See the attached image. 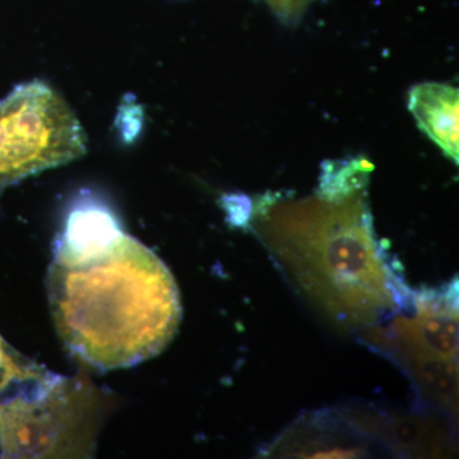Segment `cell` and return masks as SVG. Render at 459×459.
I'll return each mask as SVG.
<instances>
[{"label": "cell", "mask_w": 459, "mask_h": 459, "mask_svg": "<svg viewBox=\"0 0 459 459\" xmlns=\"http://www.w3.org/2000/svg\"><path fill=\"white\" fill-rule=\"evenodd\" d=\"M47 287L57 334L98 370L155 358L179 328L180 295L171 272L124 232L89 256L54 255Z\"/></svg>", "instance_id": "obj_1"}, {"label": "cell", "mask_w": 459, "mask_h": 459, "mask_svg": "<svg viewBox=\"0 0 459 459\" xmlns=\"http://www.w3.org/2000/svg\"><path fill=\"white\" fill-rule=\"evenodd\" d=\"M263 243L325 316L368 327L401 305L402 286L386 267L364 193L343 199H277L255 208Z\"/></svg>", "instance_id": "obj_2"}, {"label": "cell", "mask_w": 459, "mask_h": 459, "mask_svg": "<svg viewBox=\"0 0 459 459\" xmlns=\"http://www.w3.org/2000/svg\"><path fill=\"white\" fill-rule=\"evenodd\" d=\"M86 134L65 99L42 81L0 101V193L12 184L86 153Z\"/></svg>", "instance_id": "obj_3"}, {"label": "cell", "mask_w": 459, "mask_h": 459, "mask_svg": "<svg viewBox=\"0 0 459 459\" xmlns=\"http://www.w3.org/2000/svg\"><path fill=\"white\" fill-rule=\"evenodd\" d=\"M409 110L419 128L455 165L459 159V92L446 83L416 84L409 92Z\"/></svg>", "instance_id": "obj_4"}, {"label": "cell", "mask_w": 459, "mask_h": 459, "mask_svg": "<svg viewBox=\"0 0 459 459\" xmlns=\"http://www.w3.org/2000/svg\"><path fill=\"white\" fill-rule=\"evenodd\" d=\"M119 222L107 208L83 204L72 211L66 220L56 255L82 258L108 246L122 234Z\"/></svg>", "instance_id": "obj_5"}, {"label": "cell", "mask_w": 459, "mask_h": 459, "mask_svg": "<svg viewBox=\"0 0 459 459\" xmlns=\"http://www.w3.org/2000/svg\"><path fill=\"white\" fill-rule=\"evenodd\" d=\"M374 165L365 157L349 160H328L323 162L320 174L319 197L343 199L358 195L365 189Z\"/></svg>", "instance_id": "obj_6"}, {"label": "cell", "mask_w": 459, "mask_h": 459, "mask_svg": "<svg viewBox=\"0 0 459 459\" xmlns=\"http://www.w3.org/2000/svg\"><path fill=\"white\" fill-rule=\"evenodd\" d=\"M223 210L228 213L230 222L238 228H247L252 222V199L243 195H229L222 198Z\"/></svg>", "instance_id": "obj_7"}, {"label": "cell", "mask_w": 459, "mask_h": 459, "mask_svg": "<svg viewBox=\"0 0 459 459\" xmlns=\"http://www.w3.org/2000/svg\"><path fill=\"white\" fill-rule=\"evenodd\" d=\"M274 14L287 25H294L301 20L313 0H263Z\"/></svg>", "instance_id": "obj_8"}, {"label": "cell", "mask_w": 459, "mask_h": 459, "mask_svg": "<svg viewBox=\"0 0 459 459\" xmlns=\"http://www.w3.org/2000/svg\"><path fill=\"white\" fill-rule=\"evenodd\" d=\"M20 370V365L12 358L11 353L8 351V347L5 346V343L0 338V386L4 385L9 377Z\"/></svg>", "instance_id": "obj_9"}]
</instances>
